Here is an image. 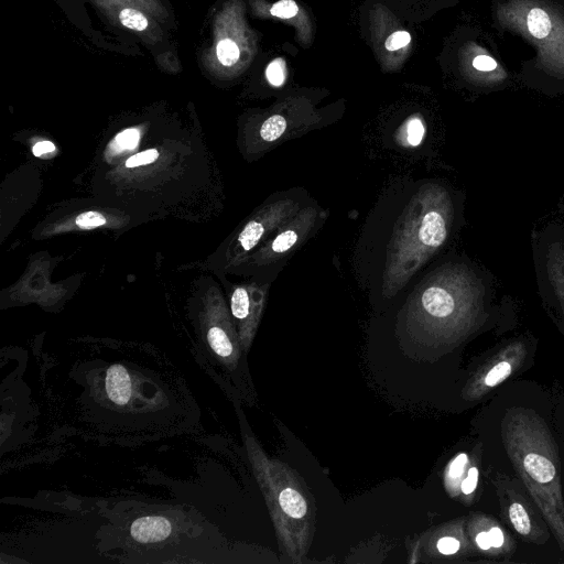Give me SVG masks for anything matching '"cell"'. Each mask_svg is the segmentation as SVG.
<instances>
[{
	"label": "cell",
	"mask_w": 564,
	"mask_h": 564,
	"mask_svg": "<svg viewBox=\"0 0 564 564\" xmlns=\"http://www.w3.org/2000/svg\"><path fill=\"white\" fill-rule=\"evenodd\" d=\"M105 387L108 398L116 404L124 405L131 397V378L121 365H111L106 372Z\"/></svg>",
	"instance_id": "cell-11"
},
{
	"label": "cell",
	"mask_w": 564,
	"mask_h": 564,
	"mask_svg": "<svg viewBox=\"0 0 564 564\" xmlns=\"http://www.w3.org/2000/svg\"><path fill=\"white\" fill-rule=\"evenodd\" d=\"M319 217L321 213L313 206L299 210L262 248V260L273 263V265L285 260L290 253L312 236Z\"/></svg>",
	"instance_id": "cell-8"
},
{
	"label": "cell",
	"mask_w": 564,
	"mask_h": 564,
	"mask_svg": "<svg viewBox=\"0 0 564 564\" xmlns=\"http://www.w3.org/2000/svg\"><path fill=\"white\" fill-rule=\"evenodd\" d=\"M75 223L80 228L90 229L106 224V218L97 212H86L78 215Z\"/></svg>",
	"instance_id": "cell-21"
},
{
	"label": "cell",
	"mask_w": 564,
	"mask_h": 564,
	"mask_svg": "<svg viewBox=\"0 0 564 564\" xmlns=\"http://www.w3.org/2000/svg\"><path fill=\"white\" fill-rule=\"evenodd\" d=\"M507 455L564 553V498L557 444L534 411L510 408L501 420Z\"/></svg>",
	"instance_id": "cell-2"
},
{
	"label": "cell",
	"mask_w": 564,
	"mask_h": 564,
	"mask_svg": "<svg viewBox=\"0 0 564 564\" xmlns=\"http://www.w3.org/2000/svg\"><path fill=\"white\" fill-rule=\"evenodd\" d=\"M230 308L232 315L243 323L241 332V339L246 350L249 349L258 322L261 310H252L250 294L245 288H237L231 295Z\"/></svg>",
	"instance_id": "cell-9"
},
{
	"label": "cell",
	"mask_w": 564,
	"mask_h": 564,
	"mask_svg": "<svg viewBox=\"0 0 564 564\" xmlns=\"http://www.w3.org/2000/svg\"><path fill=\"white\" fill-rule=\"evenodd\" d=\"M491 549L500 550L505 545V534L503 531L498 527H490L488 530Z\"/></svg>",
	"instance_id": "cell-27"
},
{
	"label": "cell",
	"mask_w": 564,
	"mask_h": 564,
	"mask_svg": "<svg viewBox=\"0 0 564 564\" xmlns=\"http://www.w3.org/2000/svg\"><path fill=\"white\" fill-rule=\"evenodd\" d=\"M495 488L501 508V514L510 522L517 533L527 542L544 544L549 540V527L540 510L523 494L514 479L507 475H497Z\"/></svg>",
	"instance_id": "cell-6"
},
{
	"label": "cell",
	"mask_w": 564,
	"mask_h": 564,
	"mask_svg": "<svg viewBox=\"0 0 564 564\" xmlns=\"http://www.w3.org/2000/svg\"><path fill=\"white\" fill-rule=\"evenodd\" d=\"M159 156V152L155 149H150L142 151L140 153H137L129 158L126 162L127 167H134L140 165L150 164L153 161H155Z\"/></svg>",
	"instance_id": "cell-23"
},
{
	"label": "cell",
	"mask_w": 564,
	"mask_h": 564,
	"mask_svg": "<svg viewBox=\"0 0 564 564\" xmlns=\"http://www.w3.org/2000/svg\"><path fill=\"white\" fill-rule=\"evenodd\" d=\"M207 340L214 352L230 368H235L239 359L238 345L224 328L213 326L208 329Z\"/></svg>",
	"instance_id": "cell-12"
},
{
	"label": "cell",
	"mask_w": 564,
	"mask_h": 564,
	"mask_svg": "<svg viewBox=\"0 0 564 564\" xmlns=\"http://www.w3.org/2000/svg\"><path fill=\"white\" fill-rule=\"evenodd\" d=\"M473 66L479 72H494L497 68V62L489 55L480 54L473 59Z\"/></svg>",
	"instance_id": "cell-26"
},
{
	"label": "cell",
	"mask_w": 564,
	"mask_h": 564,
	"mask_svg": "<svg viewBox=\"0 0 564 564\" xmlns=\"http://www.w3.org/2000/svg\"><path fill=\"white\" fill-rule=\"evenodd\" d=\"M425 135V127L419 118H412L406 123L405 139L408 144L417 147Z\"/></svg>",
	"instance_id": "cell-18"
},
{
	"label": "cell",
	"mask_w": 564,
	"mask_h": 564,
	"mask_svg": "<svg viewBox=\"0 0 564 564\" xmlns=\"http://www.w3.org/2000/svg\"><path fill=\"white\" fill-rule=\"evenodd\" d=\"M436 550L442 555L457 554L462 547V542L455 535L444 534L436 541Z\"/></svg>",
	"instance_id": "cell-19"
},
{
	"label": "cell",
	"mask_w": 564,
	"mask_h": 564,
	"mask_svg": "<svg viewBox=\"0 0 564 564\" xmlns=\"http://www.w3.org/2000/svg\"><path fill=\"white\" fill-rule=\"evenodd\" d=\"M172 531L171 522L164 517L149 516L137 519L130 529L131 536L140 543L165 540Z\"/></svg>",
	"instance_id": "cell-10"
},
{
	"label": "cell",
	"mask_w": 564,
	"mask_h": 564,
	"mask_svg": "<svg viewBox=\"0 0 564 564\" xmlns=\"http://www.w3.org/2000/svg\"><path fill=\"white\" fill-rule=\"evenodd\" d=\"M411 41V35L406 31H397L389 35L386 40V48L389 51H397L408 45Z\"/></svg>",
	"instance_id": "cell-24"
},
{
	"label": "cell",
	"mask_w": 564,
	"mask_h": 564,
	"mask_svg": "<svg viewBox=\"0 0 564 564\" xmlns=\"http://www.w3.org/2000/svg\"><path fill=\"white\" fill-rule=\"evenodd\" d=\"M474 540H475V544L477 545V547L479 550H481V551L491 550V543H490L488 531H485V530L478 531L475 534Z\"/></svg>",
	"instance_id": "cell-28"
},
{
	"label": "cell",
	"mask_w": 564,
	"mask_h": 564,
	"mask_svg": "<svg viewBox=\"0 0 564 564\" xmlns=\"http://www.w3.org/2000/svg\"><path fill=\"white\" fill-rule=\"evenodd\" d=\"M532 253L539 295L564 326V223L534 234Z\"/></svg>",
	"instance_id": "cell-5"
},
{
	"label": "cell",
	"mask_w": 564,
	"mask_h": 564,
	"mask_svg": "<svg viewBox=\"0 0 564 564\" xmlns=\"http://www.w3.org/2000/svg\"><path fill=\"white\" fill-rule=\"evenodd\" d=\"M217 57L223 65L235 64L239 58L237 44L229 39L221 40L217 45Z\"/></svg>",
	"instance_id": "cell-16"
},
{
	"label": "cell",
	"mask_w": 564,
	"mask_h": 564,
	"mask_svg": "<svg viewBox=\"0 0 564 564\" xmlns=\"http://www.w3.org/2000/svg\"><path fill=\"white\" fill-rule=\"evenodd\" d=\"M119 19L123 26L135 31H142L148 26L147 18L134 9H123L119 14Z\"/></svg>",
	"instance_id": "cell-17"
},
{
	"label": "cell",
	"mask_w": 564,
	"mask_h": 564,
	"mask_svg": "<svg viewBox=\"0 0 564 564\" xmlns=\"http://www.w3.org/2000/svg\"><path fill=\"white\" fill-rule=\"evenodd\" d=\"M527 355L523 341L508 344L468 380L462 395L469 401L479 400L511 377L523 365Z\"/></svg>",
	"instance_id": "cell-7"
},
{
	"label": "cell",
	"mask_w": 564,
	"mask_h": 564,
	"mask_svg": "<svg viewBox=\"0 0 564 564\" xmlns=\"http://www.w3.org/2000/svg\"><path fill=\"white\" fill-rule=\"evenodd\" d=\"M458 199L444 186L426 185L405 212L386 260L384 286L393 293L448 240L458 215Z\"/></svg>",
	"instance_id": "cell-3"
},
{
	"label": "cell",
	"mask_w": 564,
	"mask_h": 564,
	"mask_svg": "<svg viewBox=\"0 0 564 564\" xmlns=\"http://www.w3.org/2000/svg\"><path fill=\"white\" fill-rule=\"evenodd\" d=\"M492 279L466 259L434 271L411 299L404 334L411 344L444 354L480 330L494 312Z\"/></svg>",
	"instance_id": "cell-1"
},
{
	"label": "cell",
	"mask_w": 564,
	"mask_h": 564,
	"mask_svg": "<svg viewBox=\"0 0 564 564\" xmlns=\"http://www.w3.org/2000/svg\"><path fill=\"white\" fill-rule=\"evenodd\" d=\"M299 7L293 0H280L275 2L270 9L272 15L282 19H290L294 17Z\"/></svg>",
	"instance_id": "cell-20"
},
{
	"label": "cell",
	"mask_w": 564,
	"mask_h": 564,
	"mask_svg": "<svg viewBox=\"0 0 564 564\" xmlns=\"http://www.w3.org/2000/svg\"><path fill=\"white\" fill-rule=\"evenodd\" d=\"M286 120L280 115L269 117L260 128V137L267 142H274L284 133Z\"/></svg>",
	"instance_id": "cell-14"
},
{
	"label": "cell",
	"mask_w": 564,
	"mask_h": 564,
	"mask_svg": "<svg viewBox=\"0 0 564 564\" xmlns=\"http://www.w3.org/2000/svg\"><path fill=\"white\" fill-rule=\"evenodd\" d=\"M477 482H478V468L476 466H470L468 468L467 475L465 476V478L462 481L460 492L464 496L471 495L477 487Z\"/></svg>",
	"instance_id": "cell-25"
},
{
	"label": "cell",
	"mask_w": 564,
	"mask_h": 564,
	"mask_svg": "<svg viewBox=\"0 0 564 564\" xmlns=\"http://www.w3.org/2000/svg\"><path fill=\"white\" fill-rule=\"evenodd\" d=\"M248 452L280 546L291 562L302 563L315 532L314 498L293 468L268 457L254 440L248 441Z\"/></svg>",
	"instance_id": "cell-4"
},
{
	"label": "cell",
	"mask_w": 564,
	"mask_h": 564,
	"mask_svg": "<svg viewBox=\"0 0 564 564\" xmlns=\"http://www.w3.org/2000/svg\"><path fill=\"white\" fill-rule=\"evenodd\" d=\"M55 150V145L50 141H41L33 145V154L35 156H41L42 154L52 152Z\"/></svg>",
	"instance_id": "cell-29"
},
{
	"label": "cell",
	"mask_w": 564,
	"mask_h": 564,
	"mask_svg": "<svg viewBox=\"0 0 564 564\" xmlns=\"http://www.w3.org/2000/svg\"><path fill=\"white\" fill-rule=\"evenodd\" d=\"M469 463L468 456L465 453L458 454L448 464L445 471V487L448 494L453 497L462 494L460 485L463 481V475L465 474L466 467Z\"/></svg>",
	"instance_id": "cell-13"
},
{
	"label": "cell",
	"mask_w": 564,
	"mask_h": 564,
	"mask_svg": "<svg viewBox=\"0 0 564 564\" xmlns=\"http://www.w3.org/2000/svg\"><path fill=\"white\" fill-rule=\"evenodd\" d=\"M267 78L273 86H280L285 79L283 63L275 59L267 67Z\"/></svg>",
	"instance_id": "cell-22"
},
{
	"label": "cell",
	"mask_w": 564,
	"mask_h": 564,
	"mask_svg": "<svg viewBox=\"0 0 564 564\" xmlns=\"http://www.w3.org/2000/svg\"><path fill=\"white\" fill-rule=\"evenodd\" d=\"M140 139V132L137 129H126L122 132L118 133L112 143L111 148L117 151L123 150H132L137 147Z\"/></svg>",
	"instance_id": "cell-15"
}]
</instances>
